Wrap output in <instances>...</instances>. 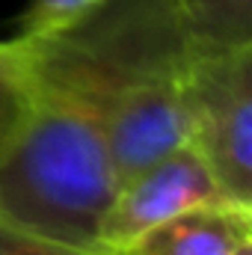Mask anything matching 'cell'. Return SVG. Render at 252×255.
Listing matches in <instances>:
<instances>
[{
  "mask_svg": "<svg viewBox=\"0 0 252 255\" xmlns=\"http://www.w3.org/2000/svg\"><path fill=\"white\" fill-rule=\"evenodd\" d=\"M36 80L27 125L0 160V220L24 232L101 250V226L119 172L98 113L77 95Z\"/></svg>",
  "mask_w": 252,
  "mask_h": 255,
  "instance_id": "2",
  "label": "cell"
},
{
  "mask_svg": "<svg viewBox=\"0 0 252 255\" xmlns=\"http://www.w3.org/2000/svg\"><path fill=\"white\" fill-rule=\"evenodd\" d=\"M252 241V205L208 202L142 232L122 255H235Z\"/></svg>",
  "mask_w": 252,
  "mask_h": 255,
  "instance_id": "5",
  "label": "cell"
},
{
  "mask_svg": "<svg viewBox=\"0 0 252 255\" xmlns=\"http://www.w3.org/2000/svg\"><path fill=\"white\" fill-rule=\"evenodd\" d=\"M36 101V80L27 45L12 36L0 39V160L27 125Z\"/></svg>",
  "mask_w": 252,
  "mask_h": 255,
  "instance_id": "7",
  "label": "cell"
},
{
  "mask_svg": "<svg viewBox=\"0 0 252 255\" xmlns=\"http://www.w3.org/2000/svg\"><path fill=\"white\" fill-rule=\"evenodd\" d=\"M0 255H122V253H107V250H83L60 244L33 232H24L18 226H9L0 220Z\"/></svg>",
  "mask_w": 252,
  "mask_h": 255,
  "instance_id": "9",
  "label": "cell"
},
{
  "mask_svg": "<svg viewBox=\"0 0 252 255\" xmlns=\"http://www.w3.org/2000/svg\"><path fill=\"white\" fill-rule=\"evenodd\" d=\"M235 255H252V241H250V244H244V247H241Z\"/></svg>",
  "mask_w": 252,
  "mask_h": 255,
  "instance_id": "10",
  "label": "cell"
},
{
  "mask_svg": "<svg viewBox=\"0 0 252 255\" xmlns=\"http://www.w3.org/2000/svg\"><path fill=\"white\" fill-rule=\"evenodd\" d=\"M101 0H30L21 21L18 33L24 39H42L51 33H60L68 24L80 21L86 12H92Z\"/></svg>",
  "mask_w": 252,
  "mask_h": 255,
  "instance_id": "8",
  "label": "cell"
},
{
  "mask_svg": "<svg viewBox=\"0 0 252 255\" xmlns=\"http://www.w3.org/2000/svg\"><path fill=\"white\" fill-rule=\"evenodd\" d=\"M223 199L226 193L220 190L205 157L184 142L119 184L101 226V250L122 253L130 241H136L157 223Z\"/></svg>",
  "mask_w": 252,
  "mask_h": 255,
  "instance_id": "4",
  "label": "cell"
},
{
  "mask_svg": "<svg viewBox=\"0 0 252 255\" xmlns=\"http://www.w3.org/2000/svg\"><path fill=\"white\" fill-rule=\"evenodd\" d=\"M187 101L190 145L226 199L252 205V45L193 48Z\"/></svg>",
  "mask_w": 252,
  "mask_h": 255,
  "instance_id": "3",
  "label": "cell"
},
{
  "mask_svg": "<svg viewBox=\"0 0 252 255\" xmlns=\"http://www.w3.org/2000/svg\"><path fill=\"white\" fill-rule=\"evenodd\" d=\"M193 48L252 45V0H178Z\"/></svg>",
  "mask_w": 252,
  "mask_h": 255,
  "instance_id": "6",
  "label": "cell"
},
{
  "mask_svg": "<svg viewBox=\"0 0 252 255\" xmlns=\"http://www.w3.org/2000/svg\"><path fill=\"white\" fill-rule=\"evenodd\" d=\"M18 39L39 80L98 113L119 184L190 142L193 42L178 0H101L60 33Z\"/></svg>",
  "mask_w": 252,
  "mask_h": 255,
  "instance_id": "1",
  "label": "cell"
}]
</instances>
